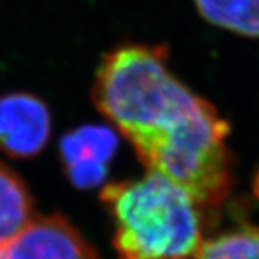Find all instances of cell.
Listing matches in <instances>:
<instances>
[{
	"label": "cell",
	"instance_id": "1",
	"mask_svg": "<svg viewBox=\"0 0 259 259\" xmlns=\"http://www.w3.org/2000/svg\"><path fill=\"white\" fill-rule=\"evenodd\" d=\"M166 62L164 47L127 44L107 52L97 68L94 105L133 147L173 127L197 100Z\"/></svg>",
	"mask_w": 259,
	"mask_h": 259
},
{
	"label": "cell",
	"instance_id": "3",
	"mask_svg": "<svg viewBox=\"0 0 259 259\" xmlns=\"http://www.w3.org/2000/svg\"><path fill=\"white\" fill-rule=\"evenodd\" d=\"M51 112L29 93L0 95V150L12 158L37 156L51 137Z\"/></svg>",
	"mask_w": 259,
	"mask_h": 259
},
{
	"label": "cell",
	"instance_id": "7",
	"mask_svg": "<svg viewBox=\"0 0 259 259\" xmlns=\"http://www.w3.org/2000/svg\"><path fill=\"white\" fill-rule=\"evenodd\" d=\"M199 12L218 26L258 36L259 0H194Z\"/></svg>",
	"mask_w": 259,
	"mask_h": 259
},
{
	"label": "cell",
	"instance_id": "6",
	"mask_svg": "<svg viewBox=\"0 0 259 259\" xmlns=\"http://www.w3.org/2000/svg\"><path fill=\"white\" fill-rule=\"evenodd\" d=\"M118 147V139L105 125H82L66 133L59 143V157L65 166L78 161L108 164Z\"/></svg>",
	"mask_w": 259,
	"mask_h": 259
},
{
	"label": "cell",
	"instance_id": "8",
	"mask_svg": "<svg viewBox=\"0 0 259 259\" xmlns=\"http://www.w3.org/2000/svg\"><path fill=\"white\" fill-rule=\"evenodd\" d=\"M197 259H259V229L242 226L203 242Z\"/></svg>",
	"mask_w": 259,
	"mask_h": 259
},
{
	"label": "cell",
	"instance_id": "9",
	"mask_svg": "<svg viewBox=\"0 0 259 259\" xmlns=\"http://www.w3.org/2000/svg\"><path fill=\"white\" fill-rule=\"evenodd\" d=\"M69 182L79 189H91L102 185L107 177V164L97 161H78L65 166Z\"/></svg>",
	"mask_w": 259,
	"mask_h": 259
},
{
	"label": "cell",
	"instance_id": "5",
	"mask_svg": "<svg viewBox=\"0 0 259 259\" xmlns=\"http://www.w3.org/2000/svg\"><path fill=\"white\" fill-rule=\"evenodd\" d=\"M33 197L23 179L0 161V246L35 219Z\"/></svg>",
	"mask_w": 259,
	"mask_h": 259
},
{
	"label": "cell",
	"instance_id": "4",
	"mask_svg": "<svg viewBox=\"0 0 259 259\" xmlns=\"http://www.w3.org/2000/svg\"><path fill=\"white\" fill-rule=\"evenodd\" d=\"M6 259H101L72 223L59 213L35 218L3 245Z\"/></svg>",
	"mask_w": 259,
	"mask_h": 259
},
{
	"label": "cell",
	"instance_id": "10",
	"mask_svg": "<svg viewBox=\"0 0 259 259\" xmlns=\"http://www.w3.org/2000/svg\"><path fill=\"white\" fill-rule=\"evenodd\" d=\"M253 193H255V196L259 199V170L256 171L255 179H253Z\"/></svg>",
	"mask_w": 259,
	"mask_h": 259
},
{
	"label": "cell",
	"instance_id": "2",
	"mask_svg": "<svg viewBox=\"0 0 259 259\" xmlns=\"http://www.w3.org/2000/svg\"><path fill=\"white\" fill-rule=\"evenodd\" d=\"M101 200L114 222L118 259H197L202 210L170 179L154 171L104 187Z\"/></svg>",
	"mask_w": 259,
	"mask_h": 259
},
{
	"label": "cell",
	"instance_id": "11",
	"mask_svg": "<svg viewBox=\"0 0 259 259\" xmlns=\"http://www.w3.org/2000/svg\"><path fill=\"white\" fill-rule=\"evenodd\" d=\"M0 259H6L5 258V249H3V245L0 246Z\"/></svg>",
	"mask_w": 259,
	"mask_h": 259
}]
</instances>
